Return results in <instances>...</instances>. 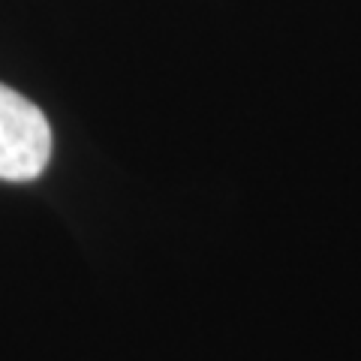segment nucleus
Masks as SVG:
<instances>
[{
  "label": "nucleus",
  "instance_id": "obj_1",
  "mask_svg": "<svg viewBox=\"0 0 361 361\" xmlns=\"http://www.w3.org/2000/svg\"><path fill=\"white\" fill-rule=\"evenodd\" d=\"M51 160L49 118L18 90L0 85V180H33Z\"/></svg>",
  "mask_w": 361,
  "mask_h": 361
}]
</instances>
